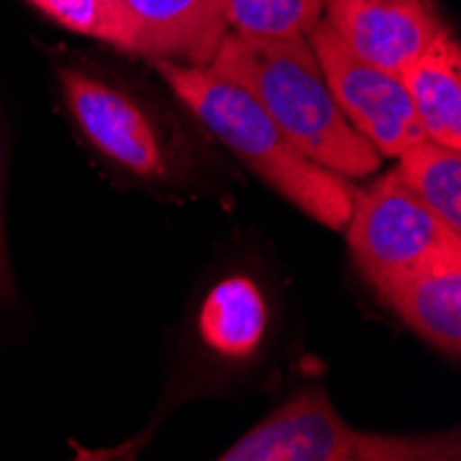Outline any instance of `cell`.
<instances>
[{"instance_id": "6da1fadb", "label": "cell", "mask_w": 461, "mask_h": 461, "mask_svg": "<svg viewBox=\"0 0 461 461\" xmlns=\"http://www.w3.org/2000/svg\"><path fill=\"white\" fill-rule=\"evenodd\" d=\"M211 69L235 80L310 160L343 177L382 169V155L343 116L310 39H251L227 31Z\"/></svg>"}, {"instance_id": "7a4b0ae2", "label": "cell", "mask_w": 461, "mask_h": 461, "mask_svg": "<svg viewBox=\"0 0 461 461\" xmlns=\"http://www.w3.org/2000/svg\"><path fill=\"white\" fill-rule=\"evenodd\" d=\"M147 64L204 128L230 152H235L266 185L318 224L346 230L354 202V188L348 180L310 160L243 86L211 67H185L172 61Z\"/></svg>"}, {"instance_id": "3957f363", "label": "cell", "mask_w": 461, "mask_h": 461, "mask_svg": "<svg viewBox=\"0 0 461 461\" xmlns=\"http://www.w3.org/2000/svg\"><path fill=\"white\" fill-rule=\"evenodd\" d=\"M456 434L395 437L351 429L321 387L276 406L219 458L224 461H442L458 458Z\"/></svg>"}, {"instance_id": "277c9868", "label": "cell", "mask_w": 461, "mask_h": 461, "mask_svg": "<svg viewBox=\"0 0 461 461\" xmlns=\"http://www.w3.org/2000/svg\"><path fill=\"white\" fill-rule=\"evenodd\" d=\"M346 230L354 263L379 296L401 279L461 255V232L442 224L398 172L354 191Z\"/></svg>"}, {"instance_id": "5b68a950", "label": "cell", "mask_w": 461, "mask_h": 461, "mask_svg": "<svg viewBox=\"0 0 461 461\" xmlns=\"http://www.w3.org/2000/svg\"><path fill=\"white\" fill-rule=\"evenodd\" d=\"M59 77L67 111L100 155L147 183L183 180L185 149L147 100L86 69L64 67Z\"/></svg>"}, {"instance_id": "8992f818", "label": "cell", "mask_w": 461, "mask_h": 461, "mask_svg": "<svg viewBox=\"0 0 461 461\" xmlns=\"http://www.w3.org/2000/svg\"><path fill=\"white\" fill-rule=\"evenodd\" d=\"M307 39L334 103L340 105L351 128L379 149V155L398 158L411 144L426 139L401 75L359 59L326 20H321Z\"/></svg>"}, {"instance_id": "52a82bcc", "label": "cell", "mask_w": 461, "mask_h": 461, "mask_svg": "<svg viewBox=\"0 0 461 461\" xmlns=\"http://www.w3.org/2000/svg\"><path fill=\"white\" fill-rule=\"evenodd\" d=\"M111 48L144 61L211 67L227 36L224 0H105Z\"/></svg>"}, {"instance_id": "ba28073f", "label": "cell", "mask_w": 461, "mask_h": 461, "mask_svg": "<svg viewBox=\"0 0 461 461\" xmlns=\"http://www.w3.org/2000/svg\"><path fill=\"white\" fill-rule=\"evenodd\" d=\"M323 20L348 50L395 75L447 31L434 0H326Z\"/></svg>"}, {"instance_id": "9c48e42d", "label": "cell", "mask_w": 461, "mask_h": 461, "mask_svg": "<svg viewBox=\"0 0 461 461\" xmlns=\"http://www.w3.org/2000/svg\"><path fill=\"white\" fill-rule=\"evenodd\" d=\"M382 299L426 343L447 357L461 351V255L445 258L387 287Z\"/></svg>"}, {"instance_id": "30bf717a", "label": "cell", "mask_w": 461, "mask_h": 461, "mask_svg": "<svg viewBox=\"0 0 461 461\" xmlns=\"http://www.w3.org/2000/svg\"><path fill=\"white\" fill-rule=\"evenodd\" d=\"M403 86L411 97L414 113L431 141L461 147V50L450 31L417 56L403 72Z\"/></svg>"}, {"instance_id": "8fae6325", "label": "cell", "mask_w": 461, "mask_h": 461, "mask_svg": "<svg viewBox=\"0 0 461 461\" xmlns=\"http://www.w3.org/2000/svg\"><path fill=\"white\" fill-rule=\"evenodd\" d=\"M401 158L398 175L406 188L420 199L429 211L461 232V155L453 147L423 139L411 144Z\"/></svg>"}, {"instance_id": "7c38bea8", "label": "cell", "mask_w": 461, "mask_h": 461, "mask_svg": "<svg viewBox=\"0 0 461 461\" xmlns=\"http://www.w3.org/2000/svg\"><path fill=\"white\" fill-rule=\"evenodd\" d=\"M326 0H224L227 28L251 39H307Z\"/></svg>"}, {"instance_id": "4fadbf2b", "label": "cell", "mask_w": 461, "mask_h": 461, "mask_svg": "<svg viewBox=\"0 0 461 461\" xmlns=\"http://www.w3.org/2000/svg\"><path fill=\"white\" fill-rule=\"evenodd\" d=\"M266 307L260 293L249 282H224L207 302L204 310V331L219 348L230 354H243L263 334Z\"/></svg>"}, {"instance_id": "5bb4252c", "label": "cell", "mask_w": 461, "mask_h": 461, "mask_svg": "<svg viewBox=\"0 0 461 461\" xmlns=\"http://www.w3.org/2000/svg\"><path fill=\"white\" fill-rule=\"evenodd\" d=\"M28 4L59 25L111 45V20L105 0H28Z\"/></svg>"}, {"instance_id": "9a60e30c", "label": "cell", "mask_w": 461, "mask_h": 461, "mask_svg": "<svg viewBox=\"0 0 461 461\" xmlns=\"http://www.w3.org/2000/svg\"><path fill=\"white\" fill-rule=\"evenodd\" d=\"M17 302V287L9 258V238H6V139L4 124H0V307H12Z\"/></svg>"}]
</instances>
